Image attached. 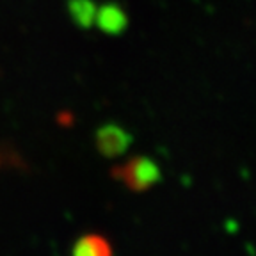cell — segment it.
I'll use <instances>...</instances> for the list:
<instances>
[{
  "label": "cell",
  "instance_id": "cell-2",
  "mask_svg": "<svg viewBox=\"0 0 256 256\" xmlns=\"http://www.w3.org/2000/svg\"><path fill=\"white\" fill-rule=\"evenodd\" d=\"M112 248L108 246V242L100 235H88L84 238L78 240V244L75 248L76 254H92V256H104L110 254Z\"/></svg>",
  "mask_w": 256,
  "mask_h": 256
},
{
  "label": "cell",
  "instance_id": "cell-3",
  "mask_svg": "<svg viewBox=\"0 0 256 256\" xmlns=\"http://www.w3.org/2000/svg\"><path fill=\"white\" fill-rule=\"evenodd\" d=\"M107 134L110 137H108V139H105V137L102 136L100 148L104 150V152H107V153L123 152L124 146H126V136H124L121 130H118V128H114V130H107Z\"/></svg>",
  "mask_w": 256,
  "mask_h": 256
},
{
  "label": "cell",
  "instance_id": "cell-1",
  "mask_svg": "<svg viewBox=\"0 0 256 256\" xmlns=\"http://www.w3.org/2000/svg\"><path fill=\"white\" fill-rule=\"evenodd\" d=\"M116 176L132 190H146L158 180V168L150 158H134L118 168Z\"/></svg>",
  "mask_w": 256,
  "mask_h": 256
}]
</instances>
